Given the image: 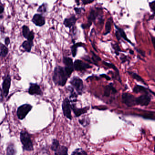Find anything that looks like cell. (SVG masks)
I'll return each instance as SVG.
<instances>
[{"label": "cell", "mask_w": 155, "mask_h": 155, "mask_svg": "<svg viewBox=\"0 0 155 155\" xmlns=\"http://www.w3.org/2000/svg\"><path fill=\"white\" fill-rule=\"evenodd\" d=\"M70 77L67 74L65 68L62 66H56L53 73V80L56 84L64 86L66 84L67 79Z\"/></svg>", "instance_id": "obj_1"}, {"label": "cell", "mask_w": 155, "mask_h": 155, "mask_svg": "<svg viewBox=\"0 0 155 155\" xmlns=\"http://www.w3.org/2000/svg\"><path fill=\"white\" fill-rule=\"evenodd\" d=\"M20 139L23 145V149L25 151H33V146L30 135L27 131H22L20 133Z\"/></svg>", "instance_id": "obj_2"}, {"label": "cell", "mask_w": 155, "mask_h": 155, "mask_svg": "<svg viewBox=\"0 0 155 155\" xmlns=\"http://www.w3.org/2000/svg\"><path fill=\"white\" fill-rule=\"evenodd\" d=\"M32 106L28 104H25L21 106L18 108L17 111V115L20 120L24 119L28 113L30 112L32 109Z\"/></svg>", "instance_id": "obj_3"}, {"label": "cell", "mask_w": 155, "mask_h": 155, "mask_svg": "<svg viewBox=\"0 0 155 155\" xmlns=\"http://www.w3.org/2000/svg\"><path fill=\"white\" fill-rule=\"evenodd\" d=\"M122 102L127 107H133L136 105V98L128 93H124L122 95Z\"/></svg>", "instance_id": "obj_4"}, {"label": "cell", "mask_w": 155, "mask_h": 155, "mask_svg": "<svg viewBox=\"0 0 155 155\" xmlns=\"http://www.w3.org/2000/svg\"><path fill=\"white\" fill-rule=\"evenodd\" d=\"M70 84L76 89L79 94H81L83 90V82L79 78L74 77L70 80Z\"/></svg>", "instance_id": "obj_5"}, {"label": "cell", "mask_w": 155, "mask_h": 155, "mask_svg": "<svg viewBox=\"0 0 155 155\" xmlns=\"http://www.w3.org/2000/svg\"><path fill=\"white\" fill-rule=\"evenodd\" d=\"M63 112L64 115L67 118L71 120L72 119V114H71V105L69 100L66 98L63 101L62 104Z\"/></svg>", "instance_id": "obj_6"}, {"label": "cell", "mask_w": 155, "mask_h": 155, "mask_svg": "<svg viewBox=\"0 0 155 155\" xmlns=\"http://www.w3.org/2000/svg\"><path fill=\"white\" fill-rule=\"evenodd\" d=\"M151 98L148 94H145L140 97L136 98V105H140L142 106H146L151 102Z\"/></svg>", "instance_id": "obj_7"}, {"label": "cell", "mask_w": 155, "mask_h": 155, "mask_svg": "<svg viewBox=\"0 0 155 155\" xmlns=\"http://www.w3.org/2000/svg\"><path fill=\"white\" fill-rule=\"evenodd\" d=\"M11 84V78L10 75H7L4 79L2 84V93L5 97H7L9 94Z\"/></svg>", "instance_id": "obj_8"}, {"label": "cell", "mask_w": 155, "mask_h": 155, "mask_svg": "<svg viewBox=\"0 0 155 155\" xmlns=\"http://www.w3.org/2000/svg\"><path fill=\"white\" fill-rule=\"evenodd\" d=\"M73 67L74 69L76 71H86V69L92 68V66L89 65V64L84 63L83 61L79 59H77L73 63Z\"/></svg>", "instance_id": "obj_9"}, {"label": "cell", "mask_w": 155, "mask_h": 155, "mask_svg": "<svg viewBox=\"0 0 155 155\" xmlns=\"http://www.w3.org/2000/svg\"><path fill=\"white\" fill-rule=\"evenodd\" d=\"M63 63L65 65V68L66 71L67 72L68 75L70 76L72 73L74 71V67H73V63L72 59L69 57L63 58Z\"/></svg>", "instance_id": "obj_10"}, {"label": "cell", "mask_w": 155, "mask_h": 155, "mask_svg": "<svg viewBox=\"0 0 155 155\" xmlns=\"http://www.w3.org/2000/svg\"><path fill=\"white\" fill-rule=\"evenodd\" d=\"M98 16V12L95 10H91V11L88 17V23L86 25H82V27L83 29H86L90 27L92 23L96 20V18Z\"/></svg>", "instance_id": "obj_11"}, {"label": "cell", "mask_w": 155, "mask_h": 155, "mask_svg": "<svg viewBox=\"0 0 155 155\" xmlns=\"http://www.w3.org/2000/svg\"><path fill=\"white\" fill-rule=\"evenodd\" d=\"M115 27L117 30L115 33V37H117L118 41H120L121 38V37L124 39L125 41H127L128 42L131 44L132 45H134V44L132 43L131 41L129 40L128 39L127 37V35L125 34V32L124 30L123 29H121V28H120L119 27H117V25H115Z\"/></svg>", "instance_id": "obj_12"}, {"label": "cell", "mask_w": 155, "mask_h": 155, "mask_svg": "<svg viewBox=\"0 0 155 155\" xmlns=\"http://www.w3.org/2000/svg\"><path fill=\"white\" fill-rule=\"evenodd\" d=\"M22 34L23 37L27 39L28 41H33L34 38V33L33 31H30L28 27L24 25L22 27Z\"/></svg>", "instance_id": "obj_13"}, {"label": "cell", "mask_w": 155, "mask_h": 155, "mask_svg": "<svg viewBox=\"0 0 155 155\" xmlns=\"http://www.w3.org/2000/svg\"><path fill=\"white\" fill-rule=\"evenodd\" d=\"M29 94L31 95H41L42 94L40 86L38 84H30V87L28 89Z\"/></svg>", "instance_id": "obj_14"}, {"label": "cell", "mask_w": 155, "mask_h": 155, "mask_svg": "<svg viewBox=\"0 0 155 155\" xmlns=\"http://www.w3.org/2000/svg\"><path fill=\"white\" fill-rule=\"evenodd\" d=\"M32 21L38 27H42L46 23L45 18L42 15L38 14H36L33 16Z\"/></svg>", "instance_id": "obj_15"}, {"label": "cell", "mask_w": 155, "mask_h": 155, "mask_svg": "<svg viewBox=\"0 0 155 155\" xmlns=\"http://www.w3.org/2000/svg\"><path fill=\"white\" fill-rule=\"evenodd\" d=\"M71 109L72 110L76 117H80L81 115L83 114L84 113L87 112L89 109V108L85 107L82 108H76L75 105L72 104L71 106Z\"/></svg>", "instance_id": "obj_16"}, {"label": "cell", "mask_w": 155, "mask_h": 155, "mask_svg": "<svg viewBox=\"0 0 155 155\" xmlns=\"http://www.w3.org/2000/svg\"><path fill=\"white\" fill-rule=\"evenodd\" d=\"M76 21L77 18L75 15H73L69 18L65 19L64 21V24L65 27L70 28L75 25Z\"/></svg>", "instance_id": "obj_17"}, {"label": "cell", "mask_w": 155, "mask_h": 155, "mask_svg": "<svg viewBox=\"0 0 155 155\" xmlns=\"http://www.w3.org/2000/svg\"><path fill=\"white\" fill-rule=\"evenodd\" d=\"M117 90L114 87H113L112 84H110L105 87L104 95L106 97H109L111 93L115 94L117 93Z\"/></svg>", "instance_id": "obj_18"}, {"label": "cell", "mask_w": 155, "mask_h": 155, "mask_svg": "<svg viewBox=\"0 0 155 155\" xmlns=\"http://www.w3.org/2000/svg\"><path fill=\"white\" fill-rule=\"evenodd\" d=\"M55 155H68V148L64 146H60L55 151Z\"/></svg>", "instance_id": "obj_19"}, {"label": "cell", "mask_w": 155, "mask_h": 155, "mask_svg": "<svg viewBox=\"0 0 155 155\" xmlns=\"http://www.w3.org/2000/svg\"><path fill=\"white\" fill-rule=\"evenodd\" d=\"M148 88H146L145 87H143L139 85H136L133 88V91L134 92L138 94L140 92H144L145 94H148Z\"/></svg>", "instance_id": "obj_20"}, {"label": "cell", "mask_w": 155, "mask_h": 155, "mask_svg": "<svg viewBox=\"0 0 155 155\" xmlns=\"http://www.w3.org/2000/svg\"><path fill=\"white\" fill-rule=\"evenodd\" d=\"M33 45V41L28 40V41H25L24 42L22 43V46L25 51H27L28 52H30Z\"/></svg>", "instance_id": "obj_21"}, {"label": "cell", "mask_w": 155, "mask_h": 155, "mask_svg": "<svg viewBox=\"0 0 155 155\" xmlns=\"http://www.w3.org/2000/svg\"><path fill=\"white\" fill-rule=\"evenodd\" d=\"M8 53V49L7 46L0 43V56L6 57Z\"/></svg>", "instance_id": "obj_22"}, {"label": "cell", "mask_w": 155, "mask_h": 155, "mask_svg": "<svg viewBox=\"0 0 155 155\" xmlns=\"http://www.w3.org/2000/svg\"><path fill=\"white\" fill-rule=\"evenodd\" d=\"M111 23H112V18L111 17L109 18L106 22V25H105V31L104 33V35H107L111 32Z\"/></svg>", "instance_id": "obj_23"}, {"label": "cell", "mask_w": 155, "mask_h": 155, "mask_svg": "<svg viewBox=\"0 0 155 155\" xmlns=\"http://www.w3.org/2000/svg\"><path fill=\"white\" fill-rule=\"evenodd\" d=\"M83 44L81 43H76L74 45H72L71 47V51H72V55L73 57H76V53H77V48L79 47H82L83 46Z\"/></svg>", "instance_id": "obj_24"}, {"label": "cell", "mask_w": 155, "mask_h": 155, "mask_svg": "<svg viewBox=\"0 0 155 155\" xmlns=\"http://www.w3.org/2000/svg\"><path fill=\"white\" fill-rule=\"evenodd\" d=\"M129 75H131V76H132V78L134 79H136V80L144 84L147 85L146 83L145 82L144 79L142 78V77L140 75H139L138 74H136V73H133V72H129Z\"/></svg>", "instance_id": "obj_25"}, {"label": "cell", "mask_w": 155, "mask_h": 155, "mask_svg": "<svg viewBox=\"0 0 155 155\" xmlns=\"http://www.w3.org/2000/svg\"><path fill=\"white\" fill-rule=\"evenodd\" d=\"M15 150L13 144H10L7 148V155H15Z\"/></svg>", "instance_id": "obj_26"}, {"label": "cell", "mask_w": 155, "mask_h": 155, "mask_svg": "<svg viewBox=\"0 0 155 155\" xmlns=\"http://www.w3.org/2000/svg\"><path fill=\"white\" fill-rule=\"evenodd\" d=\"M71 155H88V154L85 150L80 148L75 150Z\"/></svg>", "instance_id": "obj_27"}, {"label": "cell", "mask_w": 155, "mask_h": 155, "mask_svg": "<svg viewBox=\"0 0 155 155\" xmlns=\"http://www.w3.org/2000/svg\"><path fill=\"white\" fill-rule=\"evenodd\" d=\"M103 64L104 65H106V66H107V67L110 68H111L112 69H113L114 71H115L116 72V73H117L118 76H119V70L117 68V67H115V66L114 65L112 64V63H107V62H106L105 61L103 62Z\"/></svg>", "instance_id": "obj_28"}, {"label": "cell", "mask_w": 155, "mask_h": 155, "mask_svg": "<svg viewBox=\"0 0 155 155\" xmlns=\"http://www.w3.org/2000/svg\"><path fill=\"white\" fill-rule=\"evenodd\" d=\"M60 146V145L59 141L57 139H53V141H52V142L51 149H52V151L55 152L59 148Z\"/></svg>", "instance_id": "obj_29"}, {"label": "cell", "mask_w": 155, "mask_h": 155, "mask_svg": "<svg viewBox=\"0 0 155 155\" xmlns=\"http://www.w3.org/2000/svg\"><path fill=\"white\" fill-rule=\"evenodd\" d=\"M46 11H47V5L45 3L42 4L38 10V12H40L41 14L45 13Z\"/></svg>", "instance_id": "obj_30"}, {"label": "cell", "mask_w": 155, "mask_h": 155, "mask_svg": "<svg viewBox=\"0 0 155 155\" xmlns=\"http://www.w3.org/2000/svg\"><path fill=\"white\" fill-rule=\"evenodd\" d=\"M91 53L93 54V57H92V59L94 62V64H96V63H97L99 61H101V59L99 57V56L96 55V54H95L94 52L91 51Z\"/></svg>", "instance_id": "obj_31"}, {"label": "cell", "mask_w": 155, "mask_h": 155, "mask_svg": "<svg viewBox=\"0 0 155 155\" xmlns=\"http://www.w3.org/2000/svg\"><path fill=\"white\" fill-rule=\"evenodd\" d=\"M112 46L113 49L115 50V54H117V55H119V52L121 51V49L118 45L117 44H112Z\"/></svg>", "instance_id": "obj_32"}, {"label": "cell", "mask_w": 155, "mask_h": 155, "mask_svg": "<svg viewBox=\"0 0 155 155\" xmlns=\"http://www.w3.org/2000/svg\"><path fill=\"white\" fill-rule=\"evenodd\" d=\"M79 122L82 125L84 126H87L89 124V122L86 120V119H81V120H79Z\"/></svg>", "instance_id": "obj_33"}, {"label": "cell", "mask_w": 155, "mask_h": 155, "mask_svg": "<svg viewBox=\"0 0 155 155\" xmlns=\"http://www.w3.org/2000/svg\"><path fill=\"white\" fill-rule=\"evenodd\" d=\"M155 1H152V2H150L149 3V6L153 12L154 11V8H155Z\"/></svg>", "instance_id": "obj_34"}, {"label": "cell", "mask_w": 155, "mask_h": 155, "mask_svg": "<svg viewBox=\"0 0 155 155\" xmlns=\"http://www.w3.org/2000/svg\"><path fill=\"white\" fill-rule=\"evenodd\" d=\"M94 0H83V4L87 5L93 2Z\"/></svg>", "instance_id": "obj_35"}, {"label": "cell", "mask_w": 155, "mask_h": 155, "mask_svg": "<svg viewBox=\"0 0 155 155\" xmlns=\"http://www.w3.org/2000/svg\"><path fill=\"white\" fill-rule=\"evenodd\" d=\"M100 76L102 77V78H106L107 80H109L111 79V78L109 77L108 75H106V74H102V75H101Z\"/></svg>", "instance_id": "obj_36"}, {"label": "cell", "mask_w": 155, "mask_h": 155, "mask_svg": "<svg viewBox=\"0 0 155 155\" xmlns=\"http://www.w3.org/2000/svg\"><path fill=\"white\" fill-rule=\"evenodd\" d=\"M3 100V95L2 93V90L0 88V102H2Z\"/></svg>", "instance_id": "obj_37"}, {"label": "cell", "mask_w": 155, "mask_h": 155, "mask_svg": "<svg viewBox=\"0 0 155 155\" xmlns=\"http://www.w3.org/2000/svg\"><path fill=\"white\" fill-rule=\"evenodd\" d=\"M4 10V8L3 6L1 4V3H0V14H1L3 12Z\"/></svg>", "instance_id": "obj_38"}, {"label": "cell", "mask_w": 155, "mask_h": 155, "mask_svg": "<svg viewBox=\"0 0 155 155\" xmlns=\"http://www.w3.org/2000/svg\"><path fill=\"white\" fill-rule=\"evenodd\" d=\"M83 8H75L74 10H75L76 13L77 14H80L81 11V10Z\"/></svg>", "instance_id": "obj_39"}, {"label": "cell", "mask_w": 155, "mask_h": 155, "mask_svg": "<svg viewBox=\"0 0 155 155\" xmlns=\"http://www.w3.org/2000/svg\"><path fill=\"white\" fill-rule=\"evenodd\" d=\"M94 108L101 110H104L107 109V107H106V106H101V108H96V107H94Z\"/></svg>", "instance_id": "obj_40"}, {"label": "cell", "mask_w": 155, "mask_h": 155, "mask_svg": "<svg viewBox=\"0 0 155 155\" xmlns=\"http://www.w3.org/2000/svg\"><path fill=\"white\" fill-rule=\"evenodd\" d=\"M5 44H6V45H9V44L10 43V40L9 38H6L5 39Z\"/></svg>", "instance_id": "obj_41"}, {"label": "cell", "mask_w": 155, "mask_h": 155, "mask_svg": "<svg viewBox=\"0 0 155 155\" xmlns=\"http://www.w3.org/2000/svg\"><path fill=\"white\" fill-rule=\"evenodd\" d=\"M136 51H138L139 53H140V54H141V55H142V56H145V52H144L142 51L141 50H136Z\"/></svg>", "instance_id": "obj_42"}, {"label": "cell", "mask_w": 155, "mask_h": 155, "mask_svg": "<svg viewBox=\"0 0 155 155\" xmlns=\"http://www.w3.org/2000/svg\"><path fill=\"white\" fill-rule=\"evenodd\" d=\"M152 43H153V45H154V41H155V38H154V37L152 38Z\"/></svg>", "instance_id": "obj_43"}, {"label": "cell", "mask_w": 155, "mask_h": 155, "mask_svg": "<svg viewBox=\"0 0 155 155\" xmlns=\"http://www.w3.org/2000/svg\"><path fill=\"white\" fill-rule=\"evenodd\" d=\"M75 1H76V3H77V5H80L79 0H75Z\"/></svg>", "instance_id": "obj_44"}, {"label": "cell", "mask_w": 155, "mask_h": 155, "mask_svg": "<svg viewBox=\"0 0 155 155\" xmlns=\"http://www.w3.org/2000/svg\"><path fill=\"white\" fill-rule=\"evenodd\" d=\"M0 138H1V134H0Z\"/></svg>", "instance_id": "obj_45"}]
</instances>
